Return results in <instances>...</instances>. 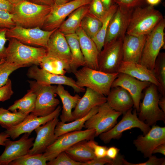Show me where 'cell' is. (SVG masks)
<instances>
[{"label":"cell","instance_id":"f35d334b","mask_svg":"<svg viewBox=\"0 0 165 165\" xmlns=\"http://www.w3.org/2000/svg\"><path fill=\"white\" fill-rule=\"evenodd\" d=\"M22 67L5 61L0 65V87L5 85L10 75L14 71Z\"/></svg>","mask_w":165,"mask_h":165},{"label":"cell","instance_id":"7c38bea8","mask_svg":"<svg viewBox=\"0 0 165 165\" xmlns=\"http://www.w3.org/2000/svg\"><path fill=\"white\" fill-rule=\"evenodd\" d=\"M123 39L104 46L99 56L98 70L109 73L117 72L123 61Z\"/></svg>","mask_w":165,"mask_h":165},{"label":"cell","instance_id":"6f0895ef","mask_svg":"<svg viewBox=\"0 0 165 165\" xmlns=\"http://www.w3.org/2000/svg\"><path fill=\"white\" fill-rule=\"evenodd\" d=\"M161 0H145L146 2L148 5L154 6L157 5L161 2Z\"/></svg>","mask_w":165,"mask_h":165},{"label":"cell","instance_id":"7a4b0ae2","mask_svg":"<svg viewBox=\"0 0 165 165\" xmlns=\"http://www.w3.org/2000/svg\"><path fill=\"white\" fill-rule=\"evenodd\" d=\"M9 40L6 61L22 68L39 65L42 58L46 55L45 47L28 45L14 38Z\"/></svg>","mask_w":165,"mask_h":165},{"label":"cell","instance_id":"9f6ffc18","mask_svg":"<svg viewBox=\"0 0 165 165\" xmlns=\"http://www.w3.org/2000/svg\"><path fill=\"white\" fill-rule=\"evenodd\" d=\"M158 105L160 109L165 113V96L160 98Z\"/></svg>","mask_w":165,"mask_h":165},{"label":"cell","instance_id":"6da1fadb","mask_svg":"<svg viewBox=\"0 0 165 165\" xmlns=\"http://www.w3.org/2000/svg\"><path fill=\"white\" fill-rule=\"evenodd\" d=\"M52 6L36 4L29 1L13 5L11 13L16 25L24 28H42Z\"/></svg>","mask_w":165,"mask_h":165},{"label":"cell","instance_id":"7bdbcfd3","mask_svg":"<svg viewBox=\"0 0 165 165\" xmlns=\"http://www.w3.org/2000/svg\"><path fill=\"white\" fill-rule=\"evenodd\" d=\"M114 2L118 6L129 9L144 6L146 3L145 0H114Z\"/></svg>","mask_w":165,"mask_h":165},{"label":"cell","instance_id":"3957f363","mask_svg":"<svg viewBox=\"0 0 165 165\" xmlns=\"http://www.w3.org/2000/svg\"><path fill=\"white\" fill-rule=\"evenodd\" d=\"M163 19L161 13L154 6H141L133 9L126 34L147 35Z\"/></svg>","mask_w":165,"mask_h":165},{"label":"cell","instance_id":"8d00e7d4","mask_svg":"<svg viewBox=\"0 0 165 165\" xmlns=\"http://www.w3.org/2000/svg\"><path fill=\"white\" fill-rule=\"evenodd\" d=\"M153 70L160 84L158 91L163 96H165V53H159L156 59Z\"/></svg>","mask_w":165,"mask_h":165},{"label":"cell","instance_id":"ba28073f","mask_svg":"<svg viewBox=\"0 0 165 165\" xmlns=\"http://www.w3.org/2000/svg\"><path fill=\"white\" fill-rule=\"evenodd\" d=\"M95 132L92 129H86L70 132L57 138L43 153L47 161L55 158L60 153L64 151L76 143L82 141L94 140Z\"/></svg>","mask_w":165,"mask_h":165},{"label":"cell","instance_id":"cb8c5ba5","mask_svg":"<svg viewBox=\"0 0 165 165\" xmlns=\"http://www.w3.org/2000/svg\"><path fill=\"white\" fill-rule=\"evenodd\" d=\"M146 36L126 34L122 44L123 61L140 63Z\"/></svg>","mask_w":165,"mask_h":165},{"label":"cell","instance_id":"d4e9b609","mask_svg":"<svg viewBox=\"0 0 165 165\" xmlns=\"http://www.w3.org/2000/svg\"><path fill=\"white\" fill-rule=\"evenodd\" d=\"M117 72L126 74L139 80L149 82L158 88L160 86L153 70H149L139 63L123 61Z\"/></svg>","mask_w":165,"mask_h":165},{"label":"cell","instance_id":"f6af8a7d","mask_svg":"<svg viewBox=\"0 0 165 165\" xmlns=\"http://www.w3.org/2000/svg\"><path fill=\"white\" fill-rule=\"evenodd\" d=\"M13 93L12 82L9 79L5 85L0 87V101L3 102L9 99Z\"/></svg>","mask_w":165,"mask_h":165},{"label":"cell","instance_id":"8992f818","mask_svg":"<svg viewBox=\"0 0 165 165\" xmlns=\"http://www.w3.org/2000/svg\"><path fill=\"white\" fill-rule=\"evenodd\" d=\"M158 87L151 84L146 88L141 103H140L138 118L149 126L154 125L159 121L165 122V113L160 108Z\"/></svg>","mask_w":165,"mask_h":165},{"label":"cell","instance_id":"30bf717a","mask_svg":"<svg viewBox=\"0 0 165 165\" xmlns=\"http://www.w3.org/2000/svg\"><path fill=\"white\" fill-rule=\"evenodd\" d=\"M57 29L47 31L39 27L26 28L16 25L7 29L6 36L8 38H14L26 45L46 48L50 36Z\"/></svg>","mask_w":165,"mask_h":165},{"label":"cell","instance_id":"9a60e30c","mask_svg":"<svg viewBox=\"0 0 165 165\" xmlns=\"http://www.w3.org/2000/svg\"><path fill=\"white\" fill-rule=\"evenodd\" d=\"M132 10L118 6L109 22L104 46L123 38L126 33Z\"/></svg>","mask_w":165,"mask_h":165},{"label":"cell","instance_id":"83f0119b","mask_svg":"<svg viewBox=\"0 0 165 165\" xmlns=\"http://www.w3.org/2000/svg\"><path fill=\"white\" fill-rule=\"evenodd\" d=\"M89 4L84 5L73 11L62 23L59 30L64 35L75 33L83 18L89 12Z\"/></svg>","mask_w":165,"mask_h":165},{"label":"cell","instance_id":"ee69618b","mask_svg":"<svg viewBox=\"0 0 165 165\" xmlns=\"http://www.w3.org/2000/svg\"><path fill=\"white\" fill-rule=\"evenodd\" d=\"M87 143L93 150L96 157L100 158L106 156L108 148L106 146L99 145L94 140L87 141Z\"/></svg>","mask_w":165,"mask_h":165},{"label":"cell","instance_id":"ac0fdd59","mask_svg":"<svg viewBox=\"0 0 165 165\" xmlns=\"http://www.w3.org/2000/svg\"><path fill=\"white\" fill-rule=\"evenodd\" d=\"M164 143L165 127L155 125L146 134L139 135L133 141L137 150L140 152L145 158H149L156 147Z\"/></svg>","mask_w":165,"mask_h":165},{"label":"cell","instance_id":"603a6c76","mask_svg":"<svg viewBox=\"0 0 165 165\" xmlns=\"http://www.w3.org/2000/svg\"><path fill=\"white\" fill-rule=\"evenodd\" d=\"M75 33L77 35L80 48L85 61V66L98 70L99 52L96 44L79 27Z\"/></svg>","mask_w":165,"mask_h":165},{"label":"cell","instance_id":"277c9868","mask_svg":"<svg viewBox=\"0 0 165 165\" xmlns=\"http://www.w3.org/2000/svg\"><path fill=\"white\" fill-rule=\"evenodd\" d=\"M73 73L78 86L89 88L105 96L109 94L113 82L119 74L107 73L86 66Z\"/></svg>","mask_w":165,"mask_h":165},{"label":"cell","instance_id":"5b68a950","mask_svg":"<svg viewBox=\"0 0 165 165\" xmlns=\"http://www.w3.org/2000/svg\"><path fill=\"white\" fill-rule=\"evenodd\" d=\"M28 82L30 89L36 95L35 108L31 113L38 116H44L53 112L60 103L56 98L57 86L42 84L35 80Z\"/></svg>","mask_w":165,"mask_h":165},{"label":"cell","instance_id":"f5cc1de1","mask_svg":"<svg viewBox=\"0 0 165 165\" xmlns=\"http://www.w3.org/2000/svg\"><path fill=\"white\" fill-rule=\"evenodd\" d=\"M156 153H160L165 155V143L158 145L154 149L152 154Z\"/></svg>","mask_w":165,"mask_h":165},{"label":"cell","instance_id":"4dcf8cb0","mask_svg":"<svg viewBox=\"0 0 165 165\" xmlns=\"http://www.w3.org/2000/svg\"><path fill=\"white\" fill-rule=\"evenodd\" d=\"M64 151L72 160L81 163L87 162L96 157L93 150L87 144L86 140L80 141Z\"/></svg>","mask_w":165,"mask_h":165},{"label":"cell","instance_id":"74e56055","mask_svg":"<svg viewBox=\"0 0 165 165\" xmlns=\"http://www.w3.org/2000/svg\"><path fill=\"white\" fill-rule=\"evenodd\" d=\"M47 161L43 153H28L13 160L9 165H47Z\"/></svg>","mask_w":165,"mask_h":165},{"label":"cell","instance_id":"b9f144b4","mask_svg":"<svg viewBox=\"0 0 165 165\" xmlns=\"http://www.w3.org/2000/svg\"><path fill=\"white\" fill-rule=\"evenodd\" d=\"M16 25L11 13L0 10V28L11 29Z\"/></svg>","mask_w":165,"mask_h":165},{"label":"cell","instance_id":"8fae6325","mask_svg":"<svg viewBox=\"0 0 165 165\" xmlns=\"http://www.w3.org/2000/svg\"><path fill=\"white\" fill-rule=\"evenodd\" d=\"M122 113L112 109L106 102L99 106L97 112L85 122L84 128L95 130V137L112 128Z\"/></svg>","mask_w":165,"mask_h":165},{"label":"cell","instance_id":"db71d44e","mask_svg":"<svg viewBox=\"0 0 165 165\" xmlns=\"http://www.w3.org/2000/svg\"><path fill=\"white\" fill-rule=\"evenodd\" d=\"M10 136L5 132L0 133V145L5 146V142Z\"/></svg>","mask_w":165,"mask_h":165},{"label":"cell","instance_id":"836d02e7","mask_svg":"<svg viewBox=\"0 0 165 165\" xmlns=\"http://www.w3.org/2000/svg\"><path fill=\"white\" fill-rule=\"evenodd\" d=\"M118 6L116 4L112 5L108 10L101 20V28L96 35L92 39L96 44L99 53L102 49L105 42L109 24L113 15L116 11Z\"/></svg>","mask_w":165,"mask_h":165},{"label":"cell","instance_id":"e0dca14e","mask_svg":"<svg viewBox=\"0 0 165 165\" xmlns=\"http://www.w3.org/2000/svg\"><path fill=\"white\" fill-rule=\"evenodd\" d=\"M61 110V107L59 105L53 112L44 116H38L31 113L19 124L5 132L13 140H15L23 134L28 133L31 134L38 127L58 117Z\"/></svg>","mask_w":165,"mask_h":165},{"label":"cell","instance_id":"4316f807","mask_svg":"<svg viewBox=\"0 0 165 165\" xmlns=\"http://www.w3.org/2000/svg\"><path fill=\"white\" fill-rule=\"evenodd\" d=\"M56 93L62 104V109L60 116L61 121L67 123L73 121L72 110L75 108L81 97L78 94L71 95L61 85L57 86Z\"/></svg>","mask_w":165,"mask_h":165},{"label":"cell","instance_id":"4fadbf2b","mask_svg":"<svg viewBox=\"0 0 165 165\" xmlns=\"http://www.w3.org/2000/svg\"><path fill=\"white\" fill-rule=\"evenodd\" d=\"M92 0H73L66 3L52 7L42 29L50 31L58 28L67 17L76 9L89 5Z\"/></svg>","mask_w":165,"mask_h":165},{"label":"cell","instance_id":"11a10c76","mask_svg":"<svg viewBox=\"0 0 165 165\" xmlns=\"http://www.w3.org/2000/svg\"><path fill=\"white\" fill-rule=\"evenodd\" d=\"M105 9L108 10L115 3L114 0H101Z\"/></svg>","mask_w":165,"mask_h":165},{"label":"cell","instance_id":"ab89813d","mask_svg":"<svg viewBox=\"0 0 165 165\" xmlns=\"http://www.w3.org/2000/svg\"><path fill=\"white\" fill-rule=\"evenodd\" d=\"M82 163L75 161L65 152L60 153L55 158L47 162V165H82Z\"/></svg>","mask_w":165,"mask_h":165},{"label":"cell","instance_id":"bcb514c9","mask_svg":"<svg viewBox=\"0 0 165 165\" xmlns=\"http://www.w3.org/2000/svg\"><path fill=\"white\" fill-rule=\"evenodd\" d=\"M149 159L146 162L139 163H129L124 159L123 164L124 165H164V158H159L156 156L152 155L149 157Z\"/></svg>","mask_w":165,"mask_h":165},{"label":"cell","instance_id":"e575fe53","mask_svg":"<svg viewBox=\"0 0 165 165\" xmlns=\"http://www.w3.org/2000/svg\"><path fill=\"white\" fill-rule=\"evenodd\" d=\"M27 116L18 111L11 112L0 107V125L8 130L21 122Z\"/></svg>","mask_w":165,"mask_h":165},{"label":"cell","instance_id":"f907efd6","mask_svg":"<svg viewBox=\"0 0 165 165\" xmlns=\"http://www.w3.org/2000/svg\"><path fill=\"white\" fill-rule=\"evenodd\" d=\"M13 5L7 0H0V10L8 11L11 13Z\"/></svg>","mask_w":165,"mask_h":165},{"label":"cell","instance_id":"52a82bcc","mask_svg":"<svg viewBox=\"0 0 165 165\" xmlns=\"http://www.w3.org/2000/svg\"><path fill=\"white\" fill-rule=\"evenodd\" d=\"M165 20L163 18L152 31L147 35L140 64L153 70L156 59L164 46Z\"/></svg>","mask_w":165,"mask_h":165},{"label":"cell","instance_id":"ffe728a7","mask_svg":"<svg viewBox=\"0 0 165 165\" xmlns=\"http://www.w3.org/2000/svg\"><path fill=\"white\" fill-rule=\"evenodd\" d=\"M58 117L48 121L35 130L36 137L28 153H43L54 142L56 139L54 131L56 124L59 121Z\"/></svg>","mask_w":165,"mask_h":165},{"label":"cell","instance_id":"d590c367","mask_svg":"<svg viewBox=\"0 0 165 165\" xmlns=\"http://www.w3.org/2000/svg\"><path fill=\"white\" fill-rule=\"evenodd\" d=\"M101 26V20L88 12L83 18L80 27L92 39L97 34Z\"/></svg>","mask_w":165,"mask_h":165},{"label":"cell","instance_id":"5bb4252c","mask_svg":"<svg viewBox=\"0 0 165 165\" xmlns=\"http://www.w3.org/2000/svg\"><path fill=\"white\" fill-rule=\"evenodd\" d=\"M29 78L35 80L39 83L47 85L57 84L65 85L71 87L74 91L77 93L85 92V89L77 85L72 78L64 75L51 73L38 66L33 65L28 69L27 73Z\"/></svg>","mask_w":165,"mask_h":165},{"label":"cell","instance_id":"7dc6e473","mask_svg":"<svg viewBox=\"0 0 165 165\" xmlns=\"http://www.w3.org/2000/svg\"><path fill=\"white\" fill-rule=\"evenodd\" d=\"M8 29L0 28V60L5 59L6 47L5 44L9 40L6 36V33Z\"/></svg>","mask_w":165,"mask_h":165},{"label":"cell","instance_id":"91938a15","mask_svg":"<svg viewBox=\"0 0 165 165\" xmlns=\"http://www.w3.org/2000/svg\"><path fill=\"white\" fill-rule=\"evenodd\" d=\"M13 5H15L20 2L28 0H7Z\"/></svg>","mask_w":165,"mask_h":165},{"label":"cell","instance_id":"2e32d148","mask_svg":"<svg viewBox=\"0 0 165 165\" xmlns=\"http://www.w3.org/2000/svg\"><path fill=\"white\" fill-rule=\"evenodd\" d=\"M30 134L24 133L18 140L8 139L5 142V149L0 156V165H8L12 161L28 153L33 146L35 138H29Z\"/></svg>","mask_w":165,"mask_h":165},{"label":"cell","instance_id":"680465c9","mask_svg":"<svg viewBox=\"0 0 165 165\" xmlns=\"http://www.w3.org/2000/svg\"><path fill=\"white\" fill-rule=\"evenodd\" d=\"M73 0H54L55 4L54 5H57L63 4Z\"/></svg>","mask_w":165,"mask_h":165},{"label":"cell","instance_id":"1f68e13d","mask_svg":"<svg viewBox=\"0 0 165 165\" xmlns=\"http://www.w3.org/2000/svg\"><path fill=\"white\" fill-rule=\"evenodd\" d=\"M36 95L31 89L21 98L16 101L8 109L12 112L18 111L27 116L34 110Z\"/></svg>","mask_w":165,"mask_h":165},{"label":"cell","instance_id":"60d3db41","mask_svg":"<svg viewBox=\"0 0 165 165\" xmlns=\"http://www.w3.org/2000/svg\"><path fill=\"white\" fill-rule=\"evenodd\" d=\"M107 11L101 0H92L89 4V12L101 20Z\"/></svg>","mask_w":165,"mask_h":165},{"label":"cell","instance_id":"d6a6232c","mask_svg":"<svg viewBox=\"0 0 165 165\" xmlns=\"http://www.w3.org/2000/svg\"><path fill=\"white\" fill-rule=\"evenodd\" d=\"M41 68L51 73L64 75L71 72L69 65L57 58L46 55L42 59L39 65Z\"/></svg>","mask_w":165,"mask_h":165},{"label":"cell","instance_id":"f1b7e54d","mask_svg":"<svg viewBox=\"0 0 165 165\" xmlns=\"http://www.w3.org/2000/svg\"><path fill=\"white\" fill-rule=\"evenodd\" d=\"M65 36L72 54L70 69L71 72L73 73L79 67L85 66V61L76 33L66 34Z\"/></svg>","mask_w":165,"mask_h":165},{"label":"cell","instance_id":"44dd1931","mask_svg":"<svg viewBox=\"0 0 165 165\" xmlns=\"http://www.w3.org/2000/svg\"><path fill=\"white\" fill-rule=\"evenodd\" d=\"M46 55L59 59L70 65L72 58L65 35L56 29L50 36L48 42Z\"/></svg>","mask_w":165,"mask_h":165},{"label":"cell","instance_id":"7402d4cb","mask_svg":"<svg viewBox=\"0 0 165 165\" xmlns=\"http://www.w3.org/2000/svg\"><path fill=\"white\" fill-rule=\"evenodd\" d=\"M85 92L72 112L73 120L83 117L94 107L99 106L107 101L106 96L89 88H86Z\"/></svg>","mask_w":165,"mask_h":165},{"label":"cell","instance_id":"94428289","mask_svg":"<svg viewBox=\"0 0 165 165\" xmlns=\"http://www.w3.org/2000/svg\"><path fill=\"white\" fill-rule=\"evenodd\" d=\"M5 61V59H2L0 60V65Z\"/></svg>","mask_w":165,"mask_h":165},{"label":"cell","instance_id":"816d5d0a","mask_svg":"<svg viewBox=\"0 0 165 165\" xmlns=\"http://www.w3.org/2000/svg\"><path fill=\"white\" fill-rule=\"evenodd\" d=\"M34 3L42 5L53 6L55 4L54 0H28Z\"/></svg>","mask_w":165,"mask_h":165},{"label":"cell","instance_id":"681fc988","mask_svg":"<svg viewBox=\"0 0 165 165\" xmlns=\"http://www.w3.org/2000/svg\"><path fill=\"white\" fill-rule=\"evenodd\" d=\"M119 151L118 148L115 146L111 147L107 150L106 156L112 160H115L118 156Z\"/></svg>","mask_w":165,"mask_h":165},{"label":"cell","instance_id":"c3c4849f","mask_svg":"<svg viewBox=\"0 0 165 165\" xmlns=\"http://www.w3.org/2000/svg\"><path fill=\"white\" fill-rule=\"evenodd\" d=\"M112 163L113 160L105 156L100 158L96 157L90 160L82 163V165H103L104 164L112 165Z\"/></svg>","mask_w":165,"mask_h":165},{"label":"cell","instance_id":"f546056e","mask_svg":"<svg viewBox=\"0 0 165 165\" xmlns=\"http://www.w3.org/2000/svg\"><path fill=\"white\" fill-rule=\"evenodd\" d=\"M98 108L99 106L94 107L85 116L68 123L59 121L55 129L56 138L67 133L81 130L86 122L97 112Z\"/></svg>","mask_w":165,"mask_h":165},{"label":"cell","instance_id":"d6986e66","mask_svg":"<svg viewBox=\"0 0 165 165\" xmlns=\"http://www.w3.org/2000/svg\"><path fill=\"white\" fill-rule=\"evenodd\" d=\"M151 83L139 80L126 74L119 73L117 77L113 82L111 88L120 87L127 90L132 98L133 106L138 112L142 91Z\"/></svg>","mask_w":165,"mask_h":165},{"label":"cell","instance_id":"484cf974","mask_svg":"<svg viewBox=\"0 0 165 165\" xmlns=\"http://www.w3.org/2000/svg\"><path fill=\"white\" fill-rule=\"evenodd\" d=\"M111 89L106 97V102L112 109L124 114L132 108L133 101L127 90L120 87Z\"/></svg>","mask_w":165,"mask_h":165},{"label":"cell","instance_id":"9c48e42d","mask_svg":"<svg viewBox=\"0 0 165 165\" xmlns=\"http://www.w3.org/2000/svg\"><path fill=\"white\" fill-rule=\"evenodd\" d=\"M137 112L135 109L132 112V108L127 111L118 123L99 136L101 140L105 143H109L112 139H119L124 131L135 128L139 129L143 135L146 134L151 128L139 119Z\"/></svg>","mask_w":165,"mask_h":165}]
</instances>
